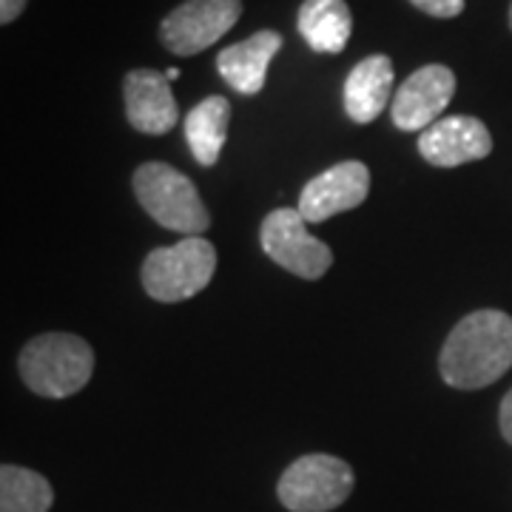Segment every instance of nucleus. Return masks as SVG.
<instances>
[{"label":"nucleus","instance_id":"obj_6","mask_svg":"<svg viewBox=\"0 0 512 512\" xmlns=\"http://www.w3.org/2000/svg\"><path fill=\"white\" fill-rule=\"evenodd\" d=\"M311 222L299 214V208H274L259 228L262 251L279 268L291 271L299 279H322L333 265V251L322 239L308 231Z\"/></svg>","mask_w":512,"mask_h":512},{"label":"nucleus","instance_id":"obj_20","mask_svg":"<svg viewBox=\"0 0 512 512\" xmlns=\"http://www.w3.org/2000/svg\"><path fill=\"white\" fill-rule=\"evenodd\" d=\"M165 77H168V80H177V77H180V69H168Z\"/></svg>","mask_w":512,"mask_h":512},{"label":"nucleus","instance_id":"obj_17","mask_svg":"<svg viewBox=\"0 0 512 512\" xmlns=\"http://www.w3.org/2000/svg\"><path fill=\"white\" fill-rule=\"evenodd\" d=\"M410 6H416L419 12L424 15H430V18L436 20H450L458 18L461 12H464V0H410Z\"/></svg>","mask_w":512,"mask_h":512},{"label":"nucleus","instance_id":"obj_21","mask_svg":"<svg viewBox=\"0 0 512 512\" xmlns=\"http://www.w3.org/2000/svg\"><path fill=\"white\" fill-rule=\"evenodd\" d=\"M507 20H510V32H512V0H510V18Z\"/></svg>","mask_w":512,"mask_h":512},{"label":"nucleus","instance_id":"obj_7","mask_svg":"<svg viewBox=\"0 0 512 512\" xmlns=\"http://www.w3.org/2000/svg\"><path fill=\"white\" fill-rule=\"evenodd\" d=\"M242 18V0H183L160 20V43L177 57H194L225 37Z\"/></svg>","mask_w":512,"mask_h":512},{"label":"nucleus","instance_id":"obj_13","mask_svg":"<svg viewBox=\"0 0 512 512\" xmlns=\"http://www.w3.org/2000/svg\"><path fill=\"white\" fill-rule=\"evenodd\" d=\"M393 60L387 55H367L350 69L345 80V111L353 123H373L387 103H393Z\"/></svg>","mask_w":512,"mask_h":512},{"label":"nucleus","instance_id":"obj_1","mask_svg":"<svg viewBox=\"0 0 512 512\" xmlns=\"http://www.w3.org/2000/svg\"><path fill=\"white\" fill-rule=\"evenodd\" d=\"M512 367V316L504 311L467 313L444 339L439 373L456 390H481Z\"/></svg>","mask_w":512,"mask_h":512},{"label":"nucleus","instance_id":"obj_12","mask_svg":"<svg viewBox=\"0 0 512 512\" xmlns=\"http://www.w3.org/2000/svg\"><path fill=\"white\" fill-rule=\"evenodd\" d=\"M282 43H285V37L279 35L276 29L254 32L251 37H245L242 43L222 49L217 55V72L239 94L262 92L265 80H268V66L279 55Z\"/></svg>","mask_w":512,"mask_h":512},{"label":"nucleus","instance_id":"obj_10","mask_svg":"<svg viewBox=\"0 0 512 512\" xmlns=\"http://www.w3.org/2000/svg\"><path fill=\"white\" fill-rule=\"evenodd\" d=\"M493 134L478 117L453 114L441 117L419 134V154L436 168H456L490 157Z\"/></svg>","mask_w":512,"mask_h":512},{"label":"nucleus","instance_id":"obj_19","mask_svg":"<svg viewBox=\"0 0 512 512\" xmlns=\"http://www.w3.org/2000/svg\"><path fill=\"white\" fill-rule=\"evenodd\" d=\"M26 6H29V0H0V23L3 26L15 23L26 12Z\"/></svg>","mask_w":512,"mask_h":512},{"label":"nucleus","instance_id":"obj_8","mask_svg":"<svg viewBox=\"0 0 512 512\" xmlns=\"http://www.w3.org/2000/svg\"><path fill=\"white\" fill-rule=\"evenodd\" d=\"M456 94V72L444 63H427L404 80L393 94L390 117L399 131H424L436 120L441 111L450 106Z\"/></svg>","mask_w":512,"mask_h":512},{"label":"nucleus","instance_id":"obj_9","mask_svg":"<svg viewBox=\"0 0 512 512\" xmlns=\"http://www.w3.org/2000/svg\"><path fill=\"white\" fill-rule=\"evenodd\" d=\"M370 191V168L359 160H345L316 174L299 194V214L308 222H325L336 214L359 208Z\"/></svg>","mask_w":512,"mask_h":512},{"label":"nucleus","instance_id":"obj_11","mask_svg":"<svg viewBox=\"0 0 512 512\" xmlns=\"http://www.w3.org/2000/svg\"><path fill=\"white\" fill-rule=\"evenodd\" d=\"M126 117L134 131L160 137L180 120V109L171 92V80L157 69H131L123 80Z\"/></svg>","mask_w":512,"mask_h":512},{"label":"nucleus","instance_id":"obj_16","mask_svg":"<svg viewBox=\"0 0 512 512\" xmlns=\"http://www.w3.org/2000/svg\"><path fill=\"white\" fill-rule=\"evenodd\" d=\"M55 490L46 478L18 464L0 467V512H49Z\"/></svg>","mask_w":512,"mask_h":512},{"label":"nucleus","instance_id":"obj_3","mask_svg":"<svg viewBox=\"0 0 512 512\" xmlns=\"http://www.w3.org/2000/svg\"><path fill=\"white\" fill-rule=\"evenodd\" d=\"M134 197L151 220L185 237H202L211 228V214L194 180L168 163H143L131 177Z\"/></svg>","mask_w":512,"mask_h":512},{"label":"nucleus","instance_id":"obj_14","mask_svg":"<svg viewBox=\"0 0 512 512\" xmlns=\"http://www.w3.org/2000/svg\"><path fill=\"white\" fill-rule=\"evenodd\" d=\"M296 29L319 55L345 52L353 35V12L348 0H305L296 15Z\"/></svg>","mask_w":512,"mask_h":512},{"label":"nucleus","instance_id":"obj_2","mask_svg":"<svg viewBox=\"0 0 512 512\" xmlns=\"http://www.w3.org/2000/svg\"><path fill=\"white\" fill-rule=\"evenodd\" d=\"M18 370L35 396L69 399L92 379L94 350L72 333H40L20 350Z\"/></svg>","mask_w":512,"mask_h":512},{"label":"nucleus","instance_id":"obj_5","mask_svg":"<svg viewBox=\"0 0 512 512\" xmlns=\"http://www.w3.org/2000/svg\"><path fill=\"white\" fill-rule=\"evenodd\" d=\"M353 487L356 476L345 458L308 453L282 473L276 495L291 512H330L348 501Z\"/></svg>","mask_w":512,"mask_h":512},{"label":"nucleus","instance_id":"obj_18","mask_svg":"<svg viewBox=\"0 0 512 512\" xmlns=\"http://www.w3.org/2000/svg\"><path fill=\"white\" fill-rule=\"evenodd\" d=\"M498 427H501L504 441L512 444V390L501 399V407H498Z\"/></svg>","mask_w":512,"mask_h":512},{"label":"nucleus","instance_id":"obj_4","mask_svg":"<svg viewBox=\"0 0 512 512\" xmlns=\"http://www.w3.org/2000/svg\"><path fill=\"white\" fill-rule=\"evenodd\" d=\"M217 271V248L205 237H185L154 248L143 262V288L154 302H185L208 288Z\"/></svg>","mask_w":512,"mask_h":512},{"label":"nucleus","instance_id":"obj_15","mask_svg":"<svg viewBox=\"0 0 512 512\" xmlns=\"http://www.w3.org/2000/svg\"><path fill=\"white\" fill-rule=\"evenodd\" d=\"M228 123H231V103L222 94L205 97L185 114V140L197 163L205 168L217 165L222 146L228 140Z\"/></svg>","mask_w":512,"mask_h":512}]
</instances>
